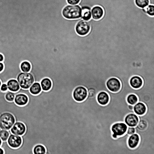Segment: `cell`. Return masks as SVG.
<instances>
[{"instance_id":"obj_33","label":"cell","mask_w":154,"mask_h":154,"mask_svg":"<svg viewBox=\"0 0 154 154\" xmlns=\"http://www.w3.org/2000/svg\"><path fill=\"white\" fill-rule=\"evenodd\" d=\"M4 59V57L3 55L1 54V53H0V62H2Z\"/></svg>"},{"instance_id":"obj_1","label":"cell","mask_w":154,"mask_h":154,"mask_svg":"<svg viewBox=\"0 0 154 154\" xmlns=\"http://www.w3.org/2000/svg\"><path fill=\"white\" fill-rule=\"evenodd\" d=\"M82 9L78 5H67L63 9V17L68 19H75L81 18Z\"/></svg>"},{"instance_id":"obj_35","label":"cell","mask_w":154,"mask_h":154,"mask_svg":"<svg viewBox=\"0 0 154 154\" xmlns=\"http://www.w3.org/2000/svg\"><path fill=\"white\" fill-rule=\"evenodd\" d=\"M4 151L3 149L0 147V154H4Z\"/></svg>"},{"instance_id":"obj_5","label":"cell","mask_w":154,"mask_h":154,"mask_svg":"<svg viewBox=\"0 0 154 154\" xmlns=\"http://www.w3.org/2000/svg\"><path fill=\"white\" fill-rule=\"evenodd\" d=\"M91 25L88 21L81 19L76 23L75 30L76 33L81 36L86 35L89 32Z\"/></svg>"},{"instance_id":"obj_23","label":"cell","mask_w":154,"mask_h":154,"mask_svg":"<svg viewBox=\"0 0 154 154\" xmlns=\"http://www.w3.org/2000/svg\"><path fill=\"white\" fill-rule=\"evenodd\" d=\"M126 100L129 104L134 106L138 102V98L135 94H130L127 96Z\"/></svg>"},{"instance_id":"obj_25","label":"cell","mask_w":154,"mask_h":154,"mask_svg":"<svg viewBox=\"0 0 154 154\" xmlns=\"http://www.w3.org/2000/svg\"><path fill=\"white\" fill-rule=\"evenodd\" d=\"M149 0H135L136 5L140 8H143L148 6L149 4Z\"/></svg>"},{"instance_id":"obj_7","label":"cell","mask_w":154,"mask_h":154,"mask_svg":"<svg viewBox=\"0 0 154 154\" xmlns=\"http://www.w3.org/2000/svg\"><path fill=\"white\" fill-rule=\"evenodd\" d=\"M106 84L108 89L112 92L119 91L121 87L120 80L115 77H112L106 81Z\"/></svg>"},{"instance_id":"obj_31","label":"cell","mask_w":154,"mask_h":154,"mask_svg":"<svg viewBox=\"0 0 154 154\" xmlns=\"http://www.w3.org/2000/svg\"><path fill=\"white\" fill-rule=\"evenodd\" d=\"M0 90L2 91H6L8 90L7 84L6 83L2 84L0 87Z\"/></svg>"},{"instance_id":"obj_18","label":"cell","mask_w":154,"mask_h":154,"mask_svg":"<svg viewBox=\"0 0 154 154\" xmlns=\"http://www.w3.org/2000/svg\"><path fill=\"white\" fill-rule=\"evenodd\" d=\"M8 89L13 92L18 91L20 87L16 79H11L7 82Z\"/></svg>"},{"instance_id":"obj_28","label":"cell","mask_w":154,"mask_h":154,"mask_svg":"<svg viewBox=\"0 0 154 154\" xmlns=\"http://www.w3.org/2000/svg\"><path fill=\"white\" fill-rule=\"evenodd\" d=\"M16 95L15 92L10 91L8 89L5 96V98L8 101H14Z\"/></svg>"},{"instance_id":"obj_15","label":"cell","mask_w":154,"mask_h":154,"mask_svg":"<svg viewBox=\"0 0 154 154\" xmlns=\"http://www.w3.org/2000/svg\"><path fill=\"white\" fill-rule=\"evenodd\" d=\"M133 110L137 116H142L146 113V107L143 103L138 102L133 106Z\"/></svg>"},{"instance_id":"obj_16","label":"cell","mask_w":154,"mask_h":154,"mask_svg":"<svg viewBox=\"0 0 154 154\" xmlns=\"http://www.w3.org/2000/svg\"><path fill=\"white\" fill-rule=\"evenodd\" d=\"M14 101L17 105L23 106L27 103L28 98L25 94L19 93L15 95Z\"/></svg>"},{"instance_id":"obj_2","label":"cell","mask_w":154,"mask_h":154,"mask_svg":"<svg viewBox=\"0 0 154 154\" xmlns=\"http://www.w3.org/2000/svg\"><path fill=\"white\" fill-rule=\"evenodd\" d=\"M20 88L29 89L34 82V79L33 75L30 72H21L19 73L17 78Z\"/></svg>"},{"instance_id":"obj_3","label":"cell","mask_w":154,"mask_h":154,"mask_svg":"<svg viewBox=\"0 0 154 154\" xmlns=\"http://www.w3.org/2000/svg\"><path fill=\"white\" fill-rule=\"evenodd\" d=\"M15 122L13 115L9 112H5L0 115V128L1 129L10 130Z\"/></svg>"},{"instance_id":"obj_8","label":"cell","mask_w":154,"mask_h":154,"mask_svg":"<svg viewBox=\"0 0 154 154\" xmlns=\"http://www.w3.org/2000/svg\"><path fill=\"white\" fill-rule=\"evenodd\" d=\"M21 136L10 134L7 140L9 146L13 148H17L19 147L22 143Z\"/></svg>"},{"instance_id":"obj_37","label":"cell","mask_w":154,"mask_h":154,"mask_svg":"<svg viewBox=\"0 0 154 154\" xmlns=\"http://www.w3.org/2000/svg\"><path fill=\"white\" fill-rule=\"evenodd\" d=\"M2 84V83L1 81L0 80V87L1 86Z\"/></svg>"},{"instance_id":"obj_24","label":"cell","mask_w":154,"mask_h":154,"mask_svg":"<svg viewBox=\"0 0 154 154\" xmlns=\"http://www.w3.org/2000/svg\"><path fill=\"white\" fill-rule=\"evenodd\" d=\"M147 127V123L146 121L144 119L139 120V122L135 127V130L140 131L145 130Z\"/></svg>"},{"instance_id":"obj_19","label":"cell","mask_w":154,"mask_h":154,"mask_svg":"<svg viewBox=\"0 0 154 154\" xmlns=\"http://www.w3.org/2000/svg\"><path fill=\"white\" fill-rule=\"evenodd\" d=\"M42 90L44 91H48L51 88L52 82L49 78L45 77L42 79L40 82Z\"/></svg>"},{"instance_id":"obj_27","label":"cell","mask_w":154,"mask_h":154,"mask_svg":"<svg viewBox=\"0 0 154 154\" xmlns=\"http://www.w3.org/2000/svg\"><path fill=\"white\" fill-rule=\"evenodd\" d=\"M9 135L8 131L3 129L0 130V138L2 141H7Z\"/></svg>"},{"instance_id":"obj_26","label":"cell","mask_w":154,"mask_h":154,"mask_svg":"<svg viewBox=\"0 0 154 154\" xmlns=\"http://www.w3.org/2000/svg\"><path fill=\"white\" fill-rule=\"evenodd\" d=\"M144 12L149 15L153 17L154 15V6L149 5L143 9Z\"/></svg>"},{"instance_id":"obj_30","label":"cell","mask_w":154,"mask_h":154,"mask_svg":"<svg viewBox=\"0 0 154 154\" xmlns=\"http://www.w3.org/2000/svg\"><path fill=\"white\" fill-rule=\"evenodd\" d=\"M81 0H66L68 4L75 5L78 4Z\"/></svg>"},{"instance_id":"obj_29","label":"cell","mask_w":154,"mask_h":154,"mask_svg":"<svg viewBox=\"0 0 154 154\" xmlns=\"http://www.w3.org/2000/svg\"><path fill=\"white\" fill-rule=\"evenodd\" d=\"M136 130L135 127H128L126 133L129 135H131L135 133Z\"/></svg>"},{"instance_id":"obj_14","label":"cell","mask_w":154,"mask_h":154,"mask_svg":"<svg viewBox=\"0 0 154 154\" xmlns=\"http://www.w3.org/2000/svg\"><path fill=\"white\" fill-rule=\"evenodd\" d=\"M97 100L99 104L104 106L108 103L109 100V97L106 92L101 91L97 94Z\"/></svg>"},{"instance_id":"obj_11","label":"cell","mask_w":154,"mask_h":154,"mask_svg":"<svg viewBox=\"0 0 154 154\" xmlns=\"http://www.w3.org/2000/svg\"><path fill=\"white\" fill-rule=\"evenodd\" d=\"M140 141V138L139 135L135 133L130 135L127 140L128 146L131 149L136 148L138 145Z\"/></svg>"},{"instance_id":"obj_17","label":"cell","mask_w":154,"mask_h":154,"mask_svg":"<svg viewBox=\"0 0 154 154\" xmlns=\"http://www.w3.org/2000/svg\"><path fill=\"white\" fill-rule=\"evenodd\" d=\"M81 7L82 9L81 18L84 20L88 21L91 18V8L88 5H83Z\"/></svg>"},{"instance_id":"obj_4","label":"cell","mask_w":154,"mask_h":154,"mask_svg":"<svg viewBox=\"0 0 154 154\" xmlns=\"http://www.w3.org/2000/svg\"><path fill=\"white\" fill-rule=\"evenodd\" d=\"M128 126L123 122H116L112 125L111 130L112 132V137L114 139L125 134L127 132Z\"/></svg>"},{"instance_id":"obj_12","label":"cell","mask_w":154,"mask_h":154,"mask_svg":"<svg viewBox=\"0 0 154 154\" xmlns=\"http://www.w3.org/2000/svg\"><path fill=\"white\" fill-rule=\"evenodd\" d=\"M91 12L92 18L95 20L100 19L104 14L103 8L97 5L93 7Z\"/></svg>"},{"instance_id":"obj_13","label":"cell","mask_w":154,"mask_h":154,"mask_svg":"<svg viewBox=\"0 0 154 154\" xmlns=\"http://www.w3.org/2000/svg\"><path fill=\"white\" fill-rule=\"evenodd\" d=\"M129 84L131 86L135 89L140 88L143 84V81L141 78L137 75H134L130 79Z\"/></svg>"},{"instance_id":"obj_22","label":"cell","mask_w":154,"mask_h":154,"mask_svg":"<svg viewBox=\"0 0 154 154\" xmlns=\"http://www.w3.org/2000/svg\"><path fill=\"white\" fill-rule=\"evenodd\" d=\"M33 152L34 154H45L46 149L44 146L41 144H38L34 146Z\"/></svg>"},{"instance_id":"obj_36","label":"cell","mask_w":154,"mask_h":154,"mask_svg":"<svg viewBox=\"0 0 154 154\" xmlns=\"http://www.w3.org/2000/svg\"><path fill=\"white\" fill-rule=\"evenodd\" d=\"M2 141L1 140V138H0V146H1L2 144Z\"/></svg>"},{"instance_id":"obj_34","label":"cell","mask_w":154,"mask_h":154,"mask_svg":"<svg viewBox=\"0 0 154 154\" xmlns=\"http://www.w3.org/2000/svg\"><path fill=\"white\" fill-rule=\"evenodd\" d=\"M128 107L129 109L131 110H133V106L132 105H131L130 104H129L128 106Z\"/></svg>"},{"instance_id":"obj_10","label":"cell","mask_w":154,"mask_h":154,"mask_svg":"<svg viewBox=\"0 0 154 154\" xmlns=\"http://www.w3.org/2000/svg\"><path fill=\"white\" fill-rule=\"evenodd\" d=\"M139 121L138 116L135 113H129L124 118V122L128 127H135Z\"/></svg>"},{"instance_id":"obj_6","label":"cell","mask_w":154,"mask_h":154,"mask_svg":"<svg viewBox=\"0 0 154 154\" xmlns=\"http://www.w3.org/2000/svg\"><path fill=\"white\" fill-rule=\"evenodd\" d=\"M88 95V91L85 87L79 86L76 87L72 93L74 99L76 101L82 102L84 100Z\"/></svg>"},{"instance_id":"obj_21","label":"cell","mask_w":154,"mask_h":154,"mask_svg":"<svg viewBox=\"0 0 154 154\" xmlns=\"http://www.w3.org/2000/svg\"><path fill=\"white\" fill-rule=\"evenodd\" d=\"M20 67L22 72H30L31 69V66L29 62L25 60L21 63Z\"/></svg>"},{"instance_id":"obj_32","label":"cell","mask_w":154,"mask_h":154,"mask_svg":"<svg viewBox=\"0 0 154 154\" xmlns=\"http://www.w3.org/2000/svg\"><path fill=\"white\" fill-rule=\"evenodd\" d=\"M4 68V65L2 62H0V72H2Z\"/></svg>"},{"instance_id":"obj_20","label":"cell","mask_w":154,"mask_h":154,"mask_svg":"<svg viewBox=\"0 0 154 154\" xmlns=\"http://www.w3.org/2000/svg\"><path fill=\"white\" fill-rule=\"evenodd\" d=\"M29 89L30 93L34 95L38 94L42 90L40 83L37 82H34Z\"/></svg>"},{"instance_id":"obj_9","label":"cell","mask_w":154,"mask_h":154,"mask_svg":"<svg viewBox=\"0 0 154 154\" xmlns=\"http://www.w3.org/2000/svg\"><path fill=\"white\" fill-rule=\"evenodd\" d=\"M10 129V131L12 134L21 136L25 133L26 128L23 122H16Z\"/></svg>"}]
</instances>
